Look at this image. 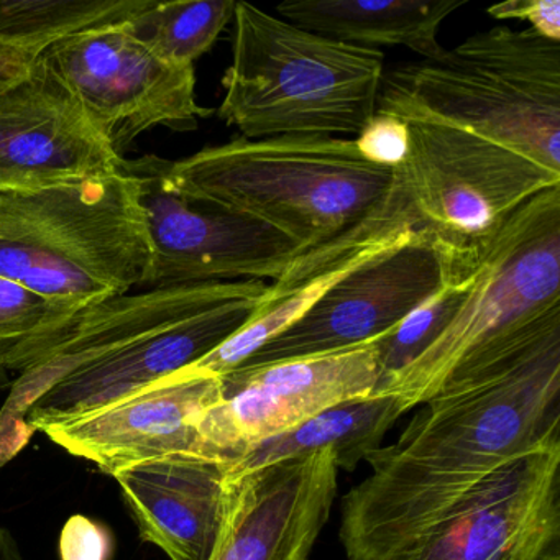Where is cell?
<instances>
[{
	"label": "cell",
	"instance_id": "6da1fadb",
	"mask_svg": "<svg viewBox=\"0 0 560 560\" xmlns=\"http://www.w3.org/2000/svg\"><path fill=\"white\" fill-rule=\"evenodd\" d=\"M349 497H395L470 483L560 431V330L451 376Z\"/></svg>",
	"mask_w": 560,
	"mask_h": 560
},
{
	"label": "cell",
	"instance_id": "7a4b0ae2",
	"mask_svg": "<svg viewBox=\"0 0 560 560\" xmlns=\"http://www.w3.org/2000/svg\"><path fill=\"white\" fill-rule=\"evenodd\" d=\"M350 560H560V431L470 483L342 500Z\"/></svg>",
	"mask_w": 560,
	"mask_h": 560
},
{
	"label": "cell",
	"instance_id": "3957f363",
	"mask_svg": "<svg viewBox=\"0 0 560 560\" xmlns=\"http://www.w3.org/2000/svg\"><path fill=\"white\" fill-rule=\"evenodd\" d=\"M165 173L186 198L264 222L300 255L362 222L393 183V170L363 160L353 139L320 136L238 137L166 160Z\"/></svg>",
	"mask_w": 560,
	"mask_h": 560
},
{
	"label": "cell",
	"instance_id": "277c9868",
	"mask_svg": "<svg viewBox=\"0 0 560 560\" xmlns=\"http://www.w3.org/2000/svg\"><path fill=\"white\" fill-rule=\"evenodd\" d=\"M560 330V186L514 209L480 248L477 270L434 342L378 386L402 415L451 376Z\"/></svg>",
	"mask_w": 560,
	"mask_h": 560
},
{
	"label": "cell",
	"instance_id": "5b68a950",
	"mask_svg": "<svg viewBox=\"0 0 560 560\" xmlns=\"http://www.w3.org/2000/svg\"><path fill=\"white\" fill-rule=\"evenodd\" d=\"M218 116L248 140L357 137L376 114L385 57L235 4Z\"/></svg>",
	"mask_w": 560,
	"mask_h": 560
},
{
	"label": "cell",
	"instance_id": "8992f818",
	"mask_svg": "<svg viewBox=\"0 0 560 560\" xmlns=\"http://www.w3.org/2000/svg\"><path fill=\"white\" fill-rule=\"evenodd\" d=\"M376 113L460 127L560 173V44L493 27L383 74Z\"/></svg>",
	"mask_w": 560,
	"mask_h": 560
},
{
	"label": "cell",
	"instance_id": "52a82bcc",
	"mask_svg": "<svg viewBox=\"0 0 560 560\" xmlns=\"http://www.w3.org/2000/svg\"><path fill=\"white\" fill-rule=\"evenodd\" d=\"M150 244L129 173L0 189V277L83 307L145 284Z\"/></svg>",
	"mask_w": 560,
	"mask_h": 560
},
{
	"label": "cell",
	"instance_id": "ba28073f",
	"mask_svg": "<svg viewBox=\"0 0 560 560\" xmlns=\"http://www.w3.org/2000/svg\"><path fill=\"white\" fill-rule=\"evenodd\" d=\"M402 120L409 152L393 183L421 231L454 250L477 254L514 209L560 186V173L501 143L435 120Z\"/></svg>",
	"mask_w": 560,
	"mask_h": 560
},
{
	"label": "cell",
	"instance_id": "9c48e42d",
	"mask_svg": "<svg viewBox=\"0 0 560 560\" xmlns=\"http://www.w3.org/2000/svg\"><path fill=\"white\" fill-rule=\"evenodd\" d=\"M478 254L454 250L428 232H418L337 281L300 320L238 369H258L375 342L448 281L471 273Z\"/></svg>",
	"mask_w": 560,
	"mask_h": 560
},
{
	"label": "cell",
	"instance_id": "30bf717a",
	"mask_svg": "<svg viewBox=\"0 0 560 560\" xmlns=\"http://www.w3.org/2000/svg\"><path fill=\"white\" fill-rule=\"evenodd\" d=\"M40 60L120 159L153 127L189 132L212 114L196 100L195 67L163 60L127 22L63 38L42 51Z\"/></svg>",
	"mask_w": 560,
	"mask_h": 560
},
{
	"label": "cell",
	"instance_id": "8fae6325",
	"mask_svg": "<svg viewBox=\"0 0 560 560\" xmlns=\"http://www.w3.org/2000/svg\"><path fill=\"white\" fill-rule=\"evenodd\" d=\"M166 160L124 159L136 178L150 244L149 288L214 281H277L300 255L296 245L264 222L222 211L176 191Z\"/></svg>",
	"mask_w": 560,
	"mask_h": 560
},
{
	"label": "cell",
	"instance_id": "7c38bea8",
	"mask_svg": "<svg viewBox=\"0 0 560 560\" xmlns=\"http://www.w3.org/2000/svg\"><path fill=\"white\" fill-rule=\"evenodd\" d=\"M222 378V399L206 409L199 438L206 457L234 462L260 442L287 434L343 402L370 398L383 378L375 342L326 355L238 369Z\"/></svg>",
	"mask_w": 560,
	"mask_h": 560
},
{
	"label": "cell",
	"instance_id": "4fadbf2b",
	"mask_svg": "<svg viewBox=\"0 0 560 560\" xmlns=\"http://www.w3.org/2000/svg\"><path fill=\"white\" fill-rule=\"evenodd\" d=\"M267 288L264 281L255 280L152 288L143 293L107 298L78 311L60 336L19 373L9 388L0 408V468L31 444L34 434L28 429L27 415L32 406L70 373L160 324L224 301L264 296Z\"/></svg>",
	"mask_w": 560,
	"mask_h": 560
},
{
	"label": "cell",
	"instance_id": "5bb4252c",
	"mask_svg": "<svg viewBox=\"0 0 560 560\" xmlns=\"http://www.w3.org/2000/svg\"><path fill=\"white\" fill-rule=\"evenodd\" d=\"M332 448L228 471L209 560H307L339 490Z\"/></svg>",
	"mask_w": 560,
	"mask_h": 560
},
{
	"label": "cell",
	"instance_id": "9a60e30c",
	"mask_svg": "<svg viewBox=\"0 0 560 560\" xmlns=\"http://www.w3.org/2000/svg\"><path fill=\"white\" fill-rule=\"evenodd\" d=\"M122 162L40 57L0 93V189L106 178L120 173Z\"/></svg>",
	"mask_w": 560,
	"mask_h": 560
},
{
	"label": "cell",
	"instance_id": "2e32d148",
	"mask_svg": "<svg viewBox=\"0 0 560 560\" xmlns=\"http://www.w3.org/2000/svg\"><path fill=\"white\" fill-rule=\"evenodd\" d=\"M260 298L224 301L126 340L48 389L28 411V429L35 434L100 411L195 365L247 324Z\"/></svg>",
	"mask_w": 560,
	"mask_h": 560
},
{
	"label": "cell",
	"instance_id": "e0dca14e",
	"mask_svg": "<svg viewBox=\"0 0 560 560\" xmlns=\"http://www.w3.org/2000/svg\"><path fill=\"white\" fill-rule=\"evenodd\" d=\"M221 399V376L188 366L100 411L42 432L113 477L129 465L166 455L206 457L199 422Z\"/></svg>",
	"mask_w": 560,
	"mask_h": 560
},
{
	"label": "cell",
	"instance_id": "ac0fdd59",
	"mask_svg": "<svg viewBox=\"0 0 560 560\" xmlns=\"http://www.w3.org/2000/svg\"><path fill=\"white\" fill-rule=\"evenodd\" d=\"M228 462L175 454L113 475L140 536L170 560H209L222 514Z\"/></svg>",
	"mask_w": 560,
	"mask_h": 560
},
{
	"label": "cell",
	"instance_id": "d6986e66",
	"mask_svg": "<svg viewBox=\"0 0 560 560\" xmlns=\"http://www.w3.org/2000/svg\"><path fill=\"white\" fill-rule=\"evenodd\" d=\"M468 0H290L278 5L281 19L355 47H406L435 60L445 50L442 22Z\"/></svg>",
	"mask_w": 560,
	"mask_h": 560
},
{
	"label": "cell",
	"instance_id": "ffe728a7",
	"mask_svg": "<svg viewBox=\"0 0 560 560\" xmlns=\"http://www.w3.org/2000/svg\"><path fill=\"white\" fill-rule=\"evenodd\" d=\"M402 415L393 396H376L343 402L320 412L294 431L248 448L228 465V471L254 470L264 465L294 460L332 448L337 468L353 471L383 445L386 432Z\"/></svg>",
	"mask_w": 560,
	"mask_h": 560
},
{
	"label": "cell",
	"instance_id": "44dd1931",
	"mask_svg": "<svg viewBox=\"0 0 560 560\" xmlns=\"http://www.w3.org/2000/svg\"><path fill=\"white\" fill-rule=\"evenodd\" d=\"M418 232L421 231H408L399 237L392 238V241L370 245V247L360 250L359 254L347 258L343 264L304 281L300 287L281 294L271 303L258 304L257 301V310L252 314L247 324L242 326L234 336L229 337L225 342H222L218 349L212 350L209 355L191 366L214 373L218 376L234 372L242 363L247 362L257 350L267 346L270 340H273L275 337L280 336L288 327L300 320L337 281L342 280L350 271L362 267L366 261L385 254L389 248L408 241Z\"/></svg>",
	"mask_w": 560,
	"mask_h": 560
},
{
	"label": "cell",
	"instance_id": "7402d4cb",
	"mask_svg": "<svg viewBox=\"0 0 560 560\" xmlns=\"http://www.w3.org/2000/svg\"><path fill=\"white\" fill-rule=\"evenodd\" d=\"M153 0H0V44L42 55L91 28L122 24Z\"/></svg>",
	"mask_w": 560,
	"mask_h": 560
},
{
	"label": "cell",
	"instance_id": "603a6c76",
	"mask_svg": "<svg viewBox=\"0 0 560 560\" xmlns=\"http://www.w3.org/2000/svg\"><path fill=\"white\" fill-rule=\"evenodd\" d=\"M235 0L156 2L130 19V31L153 54L182 67L208 54L219 35L234 21Z\"/></svg>",
	"mask_w": 560,
	"mask_h": 560
},
{
	"label": "cell",
	"instance_id": "cb8c5ba5",
	"mask_svg": "<svg viewBox=\"0 0 560 560\" xmlns=\"http://www.w3.org/2000/svg\"><path fill=\"white\" fill-rule=\"evenodd\" d=\"M78 311L0 277V369L24 372L60 336Z\"/></svg>",
	"mask_w": 560,
	"mask_h": 560
},
{
	"label": "cell",
	"instance_id": "d4e9b609",
	"mask_svg": "<svg viewBox=\"0 0 560 560\" xmlns=\"http://www.w3.org/2000/svg\"><path fill=\"white\" fill-rule=\"evenodd\" d=\"M475 270L448 281L438 294L425 301L411 316L406 317L388 336L375 340L380 359H382V383L405 369L434 342L435 337L447 326L465 291L474 281Z\"/></svg>",
	"mask_w": 560,
	"mask_h": 560
},
{
	"label": "cell",
	"instance_id": "484cf974",
	"mask_svg": "<svg viewBox=\"0 0 560 560\" xmlns=\"http://www.w3.org/2000/svg\"><path fill=\"white\" fill-rule=\"evenodd\" d=\"M363 160L383 168H398L409 152L408 124L399 117L376 113L353 139Z\"/></svg>",
	"mask_w": 560,
	"mask_h": 560
},
{
	"label": "cell",
	"instance_id": "4316f807",
	"mask_svg": "<svg viewBox=\"0 0 560 560\" xmlns=\"http://www.w3.org/2000/svg\"><path fill=\"white\" fill-rule=\"evenodd\" d=\"M114 537L100 521L77 514L65 524L60 537L61 560H110Z\"/></svg>",
	"mask_w": 560,
	"mask_h": 560
},
{
	"label": "cell",
	"instance_id": "83f0119b",
	"mask_svg": "<svg viewBox=\"0 0 560 560\" xmlns=\"http://www.w3.org/2000/svg\"><path fill=\"white\" fill-rule=\"evenodd\" d=\"M488 14L498 21L517 19L529 22V28L537 35L553 44H560L559 0H508L488 9Z\"/></svg>",
	"mask_w": 560,
	"mask_h": 560
},
{
	"label": "cell",
	"instance_id": "f1b7e54d",
	"mask_svg": "<svg viewBox=\"0 0 560 560\" xmlns=\"http://www.w3.org/2000/svg\"><path fill=\"white\" fill-rule=\"evenodd\" d=\"M40 55L0 44V93L31 71Z\"/></svg>",
	"mask_w": 560,
	"mask_h": 560
},
{
	"label": "cell",
	"instance_id": "f546056e",
	"mask_svg": "<svg viewBox=\"0 0 560 560\" xmlns=\"http://www.w3.org/2000/svg\"><path fill=\"white\" fill-rule=\"evenodd\" d=\"M0 560H25L14 534L5 527H0Z\"/></svg>",
	"mask_w": 560,
	"mask_h": 560
},
{
	"label": "cell",
	"instance_id": "4dcf8cb0",
	"mask_svg": "<svg viewBox=\"0 0 560 560\" xmlns=\"http://www.w3.org/2000/svg\"><path fill=\"white\" fill-rule=\"evenodd\" d=\"M11 376H9L8 370L0 369V393L4 392L5 388H11Z\"/></svg>",
	"mask_w": 560,
	"mask_h": 560
}]
</instances>
